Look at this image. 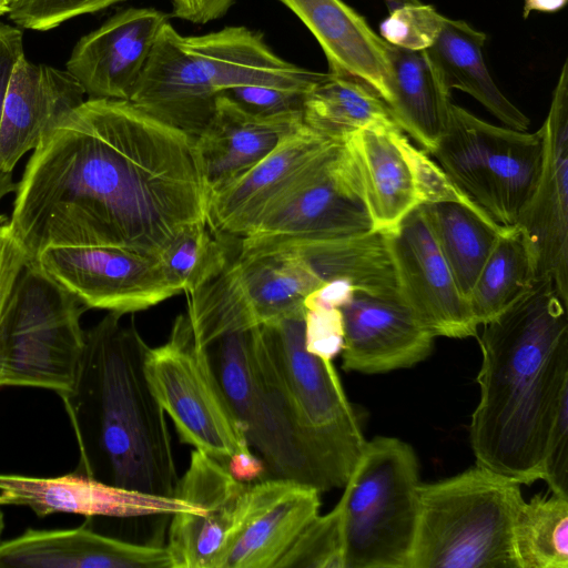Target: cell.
I'll list each match as a JSON object with an SVG mask.
<instances>
[{
  "instance_id": "cell-1",
  "label": "cell",
  "mask_w": 568,
  "mask_h": 568,
  "mask_svg": "<svg viewBox=\"0 0 568 568\" xmlns=\"http://www.w3.org/2000/svg\"><path fill=\"white\" fill-rule=\"evenodd\" d=\"M195 139L129 100L89 98L33 150L9 221L33 261L51 246L158 256L207 221Z\"/></svg>"
},
{
  "instance_id": "cell-2",
  "label": "cell",
  "mask_w": 568,
  "mask_h": 568,
  "mask_svg": "<svg viewBox=\"0 0 568 568\" xmlns=\"http://www.w3.org/2000/svg\"><path fill=\"white\" fill-rule=\"evenodd\" d=\"M567 305L551 277H536L478 337L471 448L477 465L520 485L540 479L547 439L568 396Z\"/></svg>"
},
{
  "instance_id": "cell-3",
  "label": "cell",
  "mask_w": 568,
  "mask_h": 568,
  "mask_svg": "<svg viewBox=\"0 0 568 568\" xmlns=\"http://www.w3.org/2000/svg\"><path fill=\"white\" fill-rule=\"evenodd\" d=\"M122 316L109 312L85 331L74 381L60 394L79 448L74 473L174 496L179 476L171 434L144 373L150 346Z\"/></svg>"
},
{
  "instance_id": "cell-4",
  "label": "cell",
  "mask_w": 568,
  "mask_h": 568,
  "mask_svg": "<svg viewBox=\"0 0 568 568\" xmlns=\"http://www.w3.org/2000/svg\"><path fill=\"white\" fill-rule=\"evenodd\" d=\"M304 315L252 328L253 346L290 423L344 487L366 439L333 361L306 351Z\"/></svg>"
},
{
  "instance_id": "cell-5",
  "label": "cell",
  "mask_w": 568,
  "mask_h": 568,
  "mask_svg": "<svg viewBox=\"0 0 568 568\" xmlns=\"http://www.w3.org/2000/svg\"><path fill=\"white\" fill-rule=\"evenodd\" d=\"M520 484L476 466L419 488L409 568H517Z\"/></svg>"
},
{
  "instance_id": "cell-6",
  "label": "cell",
  "mask_w": 568,
  "mask_h": 568,
  "mask_svg": "<svg viewBox=\"0 0 568 568\" xmlns=\"http://www.w3.org/2000/svg\"><path fill=\"white\" fill-rule=\"evenodd\" d=\"M420 485L409 444L387 436L366 440L339 498L344 568H409Z\"/></svg>"
},
{
  "instance_id": "cell-7",
  "label": "cell",
  "mask_w": 568,
  "mask_h": 568,
  "mask_svg": "<svg viewBox=\"0 0 568 568\" xmlns=\"http://www.w3.org/2000/svg\"><path fill=\"white\" fill-rule=\"evenodd\" d=\"M88 308L28 261L0 315V387L32 386L62 394L75 377Z\"/></svg>"
},
{
  "instance_id": "cell-8",
  "label": "cell",
  "mask_w": 568,
  "mask_h": 568,
  "mask_svg": "<svg viewBox=\"0 0 568 568\" xmlns=\"http://www.w3.org/2000/svg\"><path fill=\"white\" fill-rule=\"evenodd\" d=\"M432 154L453 184L496 223L516 226L537 186L544 160L541 128L497 126L452 102Z\"/></svg>"
},
{
  "instance_id": "cell-9",
  "label": "cell",
  "mask_w": 568,
  "mask_h": 568,
  "mask_svg": "<svg viewBox=\"0 0 568 568\" xmlns=\"http://www.w3.org/2000/svg\"><path fill=\"white\" fill-rule=\"evenodd\" d=\"M144 373L181 443L224 465L251 449L207 349L194 341L186 314L176 316L165 343L149 348Z\"/></svg>"
},
{
  "instance_id": "cell-10",
  "label": "cell",
  "mask_w": 568,
  "mask_h": 568,
  "mask_svg": "<svg viewBox=\"0 0 568 568\" xmlns=\"http://www.w3.org/2000/svg\"><path fill=\"white\" fill-rule=\"evenodd\" d=\"M324 282L290 251L241 256L213 281L189 294L194 341L206 347L234 332L305 312V296Z\"/></svg>"
},
{
  "instance_id": "cell-11",
  "label": "cell",
  "mask_w": 568,
  "mask_h": 568,
  "mask_svg": "<svg viewBox=\"0 0 568 568\" xmlns=\"http://www.w3.org/2000/svg\"><path fill=\"white\" fill-rule=\"evenodd\" d=\"M205 348L248 446L265 465L266 478L293 480L320 493L339 488L276 399L258 363L251 329L225 334Z\"/></svg>"
},
{
  "instance_id": "cell-12",
  "label": "cell",
  "mask_w": 568,
  "mask_h": 568,
  "mask_svg": "<svg viewBox=\"0 0 568 568\" xmlns=\"http://www.w3.org/2000/svg\"><path fill=\"white\" fill-rule=\"evenodd\" d=\"M361 183L373 230L392 233L410 212L439 201L479 207L464 195L395 122L373 124L344 142ZM480 209V207H479Z\"/></svg>"
},
{
  "instance_id": "cell-13",
  "label": "cell",
  "mask_w": 568,
  "mask_h": 568,
  "mask_svg": "<svg viewBox=\"0 0 568 568\" xmlns=\"http://www.w3.org/2000/svg\"><path fill=\"white\" fill-rule=\"evenodd\" d=\"M373 230L358 175L345 143L288 192L246 236L241 256L359 235Z\"/></svg>"
},
{
  "instance_id": "cell-14",
  "label": "cell",
  "mask_w": 568,
  "mask_h": 568,
  "mask_svg": "<svg viewBox=\"0 0 568 568\" xmlns=\"http://www.w3.org/2000/svg\"><path fill=\"white\" fill-rule=\"evenodd\" d=\"M251 484L194 449L174 496L194 506L173 514L168 535L172 568H223L251 505Z\"/></svg>"
},
{
  "instance_id": "cell-15",
  "label": "cell",
  "mask_w": 568,
  "mask_h": 568,
  "mask_svg": "<svg viewBox=\"0 0 568 568\" xmlns=\"http://www.w3.org/2000/svg\"><path fill=\"white\" fill-rule=\"evenodd\" d=\"M88 310H148L182 292L160 257L114 246H51L32 261Z\"/></svg>"
},
{
  "instance_id": "cell-16",
  "label": "cell",
  "mask_w": 568,
  "mask_h": 568,
  "mask_svg": "<svg viewBox=\"0 0 568 568\" xmlns=\"http://www.w3.org/2000/svg\"><path fill=\"white\" fill-rule=\"evenodd\" d=\"M343 144L303 123L257 164L210 193L207 223L211 230L225 241L243 239Z\"/></svg>"
},
{
  "instance_id": "cell-17",
  "label": "cell",
  "mask_w": 568,
  "mask_h": 568,
  "mask_svg": "<svg viewBox=\"0 0 568 568\" xmlns=\"http://www.w3.org/2000/svg\"><path fill=\"white\" fill-rule=\"evenodd\" d=\"M399 300L435 337H477L476 321L419 207L387 234Z\"/></svg>"
},
{
  "instance_id": "cell-18",
  "label": "cell",
  "mask_w": 568,
  "mask_h": 568,
  "mask_svg": "<svg viewBox=\"0 0 568 568\" xmlns=\"http://www.w3.org/2000/svg\"><path fill=\"white\" fill-rule=\"evenodd\" d=\"M568 63L565 62L541 126L544 160L535 192L517 227L537 266L568 300Z\"/></svg>"
},
{
  "instance_id": "cell-19",
  "label": "cell",
  "mask_w": 568,
  "mask_h": 568,
  "mask_svg": "<svg viewBox=\"0 0 568 568\" xmlns=\"http://www.w3.org/2000/svg\"><path fill=\"white\" fill-rule=\"evenodd\" d=\"M168 22L154 8L119 11L75 43L65 70L90 98L130 100Z\"/></svg>"
},
{
  "instance_id": "cell-20",
  "label": "cell",
  "mask_w": 568,
  "mask_h": 568,
  "mask_svg": "<svg viewBox=\"0 0 568 568\" xmlns=\"http://www.w3.org/2000/svg\"><path fill=\"white\" fill-rule=\"evenodd\" d=\"M0 505L26 506L39 517L54 513L116 518L172 516L194 508L176 496L125 489L74 471L59 477L0 474Z\"/></svg>"
},
{
  "instance_id": "cell-21",
  "label": "cell",
  "mask_w": 568,
  "mask_h": 568,
  "mask_svg": "<svg viewBox=\"0 0 568 568\" xmlns=\"http://www.w3.org/2000/svg\"><path fill=\"white\" fill-rule=\"evenodd\" d=\"M341 312L345 372L381 374L409 368L432 353L435 336L398 300L355 291Z\"/></svg>"
},
{
  "instance_id": "cell-22",
  "label": "cell",
  "mask_w": 568,
  "mask_h": 568,
  "mask_svg": "<svg viewBox=\"0 0 568 568\" xmlns=\"http://www.w3.org/2000/svg\"><path fill=\"white\" fill-rule=\"evenodd\" d=\"M81 84L67 71L33 63L23 54L7 88L0 124V170L18 161L84 101Z\"/></svg>"
},
{
  "instance_id": "cell-23",
  "label": "cell",
  "mask_w": 568,
  "mask_h": 568,
  "mask_svg": "<svg viewBox=\"0 0 568 568\" xmlns=\"http://www.w3.org/2000/svg\"><path fill=\"white\" fill-rule=\"evenodd\" d=\"M181 43L219 94L242 87L306 93L326 75L284 60L246 27L182 36Z\"/></svg>"
},
{
  "instance_id": "cell-24",
  "label": "cell",
  "mask_w": 568,
  "mask_h": 568,
  "mask_svg": "<svg viewBox=\"0 0 568 568\" xmlns=\"http://www.w3.org/2000/svg\"><path fill=\"white\" fill-rule=\"evenodd\" d=\"M181 37L170 21L162 28L129 101L195 139L219 93L183 49Z\"/></svg>"
},
{
  "instance_id": "cell-25",
  "label": "cell",
  "mask_w": 568,
  "mask_h": 568,
  "mask_svg": "<svg viewBox=\"0 0 568 568\" xmlns=\"http://www.w3.org/2000/svg\"><path fill=\"white\" fill-rule=\"evenodd\" d=\"M303 123L302 111L258 114L219 94L210 121L195 138L209 192L248 171Z\"/></svg>"
},
{
  "instance_id": "cell-26",
  "label": "cell",
  "mask_w": 568,
  "mask_h": 568,
  "mask_svg": "<svg viewBox=\"0 0 568 568\" xmlns=\"http://www.w3.org/2000/svg\"><path fill=\"white\" fill-rule=\"evenodd\" d=\"M312 32L329 72L361 80L388 105L392 100L390 44L343 0H278Z\"/></svg>"
},
{
  "instance_id": "cell-27",
  "label": "cell",
  "mask_w": 568,
  "mask_h": 568,
  "mask_svg": "<svg viewBox=\"0 0 568 568\" xmlns=\"http://www.w3.org/2000/svg\"><path fill=\"white\" fill-rule=\"evenodd\" d=\"M320 494L312 486L287 479L252 483L248 515L223 568H276L318 515Z\"/></svg>"
},
{
  "instance_id": "cell-28",
  "label": "cell",
  "mask_w": 568,
  "mask_h": 568,
  "mask_svg": "<svg viewBox=\"0 0 568 568\" xmlns=\"http://www.w3.org/2000/svg\"><path fill=\"white\" fill-rule=\"evenodd\" d=\"M0 567L19 568H172L168 549L134 544L93 531L27 529L0 542Z\"/></svg>"
},
{
  "instance_id": "cell-29",
  "label": "cell",
  "mask_w": 568,
  "mask_h": 568,
  "mask_svg": "<svg viewBox=\"0 0 568 568\" xmlns=\"http://www.w3.org/2000/svg\"><path fill=\"white\" fill-rule=\"evenodd\" d=\"M389 58L392 115L405 133L432 154L447 126L450 92L426 50L390 45Z\"/></svg>"
},
{
  "instance_id": "cell-30",
  "label": "cell",
  "mask_w": 568,
  "mask_h": 568,
  "mask_svg": "<svg viewBox=\"0 0 568 568\" xmlns=\"http://www.w3.org/2000/svg\"><path fill=\"white\" fill-rule=\"evenodd\" d=\"M486 39L466 21L445 18L437 39L426 51L449 92L456 89L471 95L505 126L526 131L530 120L506 98L488 71Z\"/></svg>"
},
{
  "instance_id": "cell-31",
  "label": "cell",
  "mask_w": 568,
  "mask_h": 568,
  "mask_svg": "<svg viewBox=\"0 0 568 568\" xmlns=\"http://www.w3.org/2000/svg\"><path fill=\"white\" fill-rule=\"evenodd\" d=\"M277 251L302 256L323 282L342 280L357 292L400 301L386 233L369 231L349 237L292 244L273 252Z\"/></svg>"
},
{
  "instance_id": "cell-32",
  "label": "cell",
  "mask_w": 568,
  "mask_h": 568,
  "mask_svg": "<svg viewBox=\"0 0 568 568\" xmlns=\"http://www.w3.org/2000/svg\"><path fill=\"white\" fill-rule=\"evenodd\" d=\"M419 210L459 291L468 298L499 234L507 227L481 209L463 202H432Z\"/></svg>"
},
{
  "instance_id": "cell-33",
  "label": "cell",
  "mask_w": 568,
  "mask_h": 568,
  "mask_svg": "<svg viewBox=\"0 0 568 568\" xmlns=\"http://www.w3.org/2000/svg\"><path fill=\"white\" fill-rule=\"evenodd\" d=\"M302 112L311 130L341 142L366 126L395 121L388 105L371 87L329 71L305 93Z\"/></svg>"
},
{
  "instance_id": "cell-34",
  "label": "cell",
  "mask_w": 568,
  "mask_h": 568,
  "mask_svg": "<svg viewBox=\"0 0 568 568\" xmlns=\"http://www.w3.org/2000/svg\"><path fill=\"white\" fill-rule=\"evenodd\" d=\"M537 266L517 226L501 232L468 295L470 310L483 325L516 303L534 284Z\"/></svg>"
},
{
  "instance_id": "cell-35",
  "label": "cell",
  "mask_w": 568,
  "mask_h": 568,
  "mask_svg": "<svg viewBox=\"0 0 568 568\" xmlns=\"http://www.w3.org/2000/svg\"><path fill=\"white\" fill-rule=\"evenodd\" d=\"M517 568H568V498L524 500L513 528Z\"/></svg>"
},
{
  "instance_id": "cell-36",
  "label": "cell",
  "mask_w": 568,
  "mask_h": 568,
  "mask_svg": "<svg viewBox=\"0 0 568 568\" xmlns=\"http://www.w3.org/2000/svg\"><path fill=\"white\" fill-rule=\"evenodd\" d=\"M160 260L171 280L187 295L213 281L230 264L226 241L211 230L207 221L186 227Z\"/></svg>"
},
{
  "instance_id": "cell-37",
  "label": "cell",
  "mask_w": 568,
  "mask_h": 568,
  "mask_svg": "<svg viewBox=\"0 0 568 568\" xmlns=\"http://www.w3.org/2000/svg\"><path fill=\"white\" fill-rule=\"evenodd\" d=\"M343 507L341 500L325 515H316L284 554L276 568H344Z\"/></svg>"
},
{
  "instance_id": "cell-38",
  "label": "cell",
  "mask_w": 568,
  "mask_h": 568,
  "mask_svg": "<svg viewBox=\"0 0 568 568\" xmlns=\"http://www.w3.org/2000/svg\"><path fill=\"white\" fill-rule=\"evenodd\" d=\"M445 18L433 6L406 0L382 21L379 36L397 48L427 50L437 39Z\"/></svg>"
},
{
  "instance_id": "cell-39",
  "label": "cell",
  "mask_w": 568,
  "mask_h": 568,
  "mask_svg": "<svg viewBox=\"0 0 568 568\" xmlns=\"http://www.w3.org/2000/svg\"><path fill=\"white\" fill-rule=\"evenodd\" d=\"M125 0H14L9 19L17 26L48 31L79 16L95 13Z\"/></svg>"
},
{
  "instance_id": "cell-40",
  "label": "cell",
  "mask_w": 568,
  "mask_h": 568,
  "mask_svg": "<svg viewBox=\"0 0 568 568\" xmlns=\"http://www.w3.org/2000/svg\"><path fill=\"white\" fill-rule=\"evenodd\" d=\"M540 480L551 494L568 498V396L560 403L547 439Z\"/></svg>"
},
{
  "instance_id": "cell-41",
  "label": "cell",
  "mask_w": 568,
  "mask_h": 568,
  "mask_svg": "<svg viewBox=\"0 0 568 568\" xmlns=\"http://www.w3.org/2000/svg\"><path fill=\"white\" fill-rule=\"evenodd\" d=\"M344 325L341 308L305 310L304 344L307 352L333 361L341 354Z\"/></svg>"
},
{
  "instance_id": "cell-42",
  "label": "cell",
  "mask_w": 568,
  "mask_h": 568,
  "mask_svg": "<svg viewBox=\"0 0 568 568\" xmlns=\"http://www.w3.org/2000/svg\"><path fill=\"white\" fill-rule=\"evenodd\" d=\"M247 110L258 114L302 111L305 93L267 87H242L224 92Z\"/></svg>"
},
{
  "instance_id": "cell-43",
  "label": "cell",
  "mask_w": 568,
  "mask_h": 568,
  "mask_svg": "<svg viewBox=\"0 0 568 568\" xmlns=\"http://www.w3.org/2000/svg\"><path fill=\"white\" fill-rule=\"evenodd\" d=\"M24 54L22 31L0 22V124L7 88L17 61ZM12 173L0 170V201L16 191Z\"/></svg>"
},
{
  "instance_id": "cell-44",
  "label": "cell",
  "mask_w": 568,
  "mask_h": 568,
  "mask_svg": "<svg viewBox=\"0 0 568 568\" xmlns=\"http://www.w3.org/2000/svg\"><path fill=\"white\" fill-rule=\"evenodd\" d=\"M30 261L13 235L9 221L0 215V315L23 266Z\"/></svg>"
},
{
  "instance_id": "cell-45",
  "label": "cell",
  "mask_w": 568,
  "mask_h": 568,
  "mask_svg": "<svg viewBox=\"0 0 568 568\" xmlns=\"http://www.w3.org/2000/svg\"><path fill=\"white\" fill-rule=\"evenodd\" d=\"M355 293L354 287L342 280L324 282L308 293L303 305L305 310L316 308H341L346 305Z\"/></svg>"
},
{
  "instance_id": "cell-46",
  "label": "cell",
  "mask_w": 568,
  "mask_h": 568,
  "mask_svg": "<svg viewBox=\"0 0 568 568\" xmlns=\"http://www.w3.org/2000/svg\"><path fill=\"white\" fill-rule=\"evenodd\" d=\"M225 466L242 483L251 484L266 478L265 465L252 449L235 454Z\"/></svg>"
},
{
  "instance_id": "cell-47",
  "label": "cell",
  "mask_w": 568,
  "mask_h": 568,
  "mask_svg": "<svg viewBox=\"0 0 568 568\" xmlns=\"http://www.w3.org/2000/svg\"><path fill=\"white\" fill-rule=\"evenodd\" d=\"M567 0H525L523 17L528 18L531 11L555 12L560 10Z\"/></svg>"
},
{
  "instance_id": "cell-48",
  "label": "cell",
  "mask_w": 568,
  "mask_h": 568,
  "mask_svg": "<svg viewBox=\"0 0 568 568\" xmlns=\"http://www.w3.org/2000/svg\"><path fill=\"white\" fill-rule=\"evenodd\" d=\"M14 0H0V14H8Z\"/></svg>"
},
{
  "instance_id": "cell-49",
  "label": "cell",
  "mask_w": 568,
  "mask_h": 568,
  "mask_svg": "<svg viewBox=\"0 0 568 568\" xmlns=\"http://www.w3.org/2000/svg\"><path fill=\"white\" fill-rule=\"evenodd\" d=\"M4 529V517L3 513L0 510V542H1V536Z\"/></svg>"
},
{
  "instance_id": "cell-50",
  "label": "cell",
  "mask_w": 568,
  "mask_h": 568,
  "mask_svg": "<svg viewBox=\"0 0 568 568\" xmlns=\"http://www.w3.org/2000/svg\"><path fill=\"white\" fill-rule=\"evenodd\" d=\"M386 1H390V0H386Z\"/></svg>"
}]
</instances>
